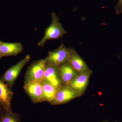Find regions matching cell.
Listing matches in <instances>:
<instances>
[{"label":"cell","instance_id":"obj_1","mask_svg":"<svg viewBox=\"0 0 122 122\" xmlns=\"http://www.w3.org/2000/svg\"><path fill=\"white\" fill-rule=\"evenodd\" d=\"M51 17V24L46 29L44 37L38 43V45L39 46H43L47 41L58 39L67 33L59 21V18L56 14L52 13Z\"/></svg>","mask_w":122,"mask_h":122},{"label":"cell","instance_id":"obj_18","mask_svg":"<svg viewBox=\"0 0 122 122\" xmlns=\"http://www.w3.org/2000/svg\"><path fill=\"white\" fill-rule=\"evenodd\" d=\"M2 57V56H1V55L0 54V59Z\"/></svg>","mask_w":122,"mask_h":122},{"label":"cell","instance_id":"obj_2","mask_svg":"<svg viewBox=\"0 0 122 122\" xmlns=\"http://www.w3.org/2000/svg\"><path fill=\"white\" fill-rule=\"evenodd\" d=\"M73 48H66L62 43L58 48L49 52L45 58L46 64L59 66L62 64L68 62Z\"/></svg>","mask_w":122,"mask_h":122},{"label":"cell","instance_id":"obj_12","mask_svg":"<svg viewBox=\"0 0 122 122\" xmlns=\"http://www.w3.org/2000/svg\"><path fill=\"white\" fill-rule=\"evenodd\" d=\"M59 73L62 83L69 85L78 73L69 63H63L59 66Z\"/></svg>","mask_w":122,"mask_h":122},{"label":"cell","instance_id":"obj_14","mask_svg":"<svg viewBox=\"0 0 122 122\" xmlns=\"http://www.w3.org/2000/svg\"><path fill=\"white\" fill-rule=\"evenodd\" d=\"M21 120V118L19 114L5 111L0 117V122H20Z\"/></svg>","mask_w":122,"mask_h":122},{"label":"cell","instance_id":"obj_19","mask_svg":"<svg viewBox=\"0 0 122 122\" xmlns=\"http://www.w3.org/2000/svg\"><path fill=\"white\" fill-rule=\"evenodd\" d=\"M0 42H1V41H0Z\"/></svg>","mask_w":122,"mask_h":122},{"label":"cell","instance_id":"obj_6","mask_svg":"<svg viewBox=\"0 0 122 122\" xmlns=\"http://www.w3.org/2000/svg\"><path fill=\"white\" fill-rule=\"evenodd\" d=\"M24 88L34 102H40L45 101L42 82H33L25 83Z\"/></svg>","mask_w":122,"mask_h":122},{"label":"cell","instance_id":"obj_11","mask_svg":"<svg viewBox=\"0 0 122 122\" xmlns=\"http://www.w3.org/2000/svg\"><path fill=\"white\" fill-rule=\"evenodd\" d=\"M68 63L78 74L90 70L85 61L74 49L72 50Z\"/></svg>","mask_w":122,"mask_h":122},{"label":"cell","instance_id":"obj_7","mask_svg":"<svg viewBox=\"0 0 122 122\" xmlns=\"http://www.w3.org/2000/svg\"><path fill=\"white\" fill-rule=\"evenodd\" d=\"M92 73V71L90 69L78 74L69 86L75 91L82 95L87 88Z\"/></svg>","mask_w":122,"mask_h":122},{"label":"cell","instance_id":"obj_13","mask_svg":"<svg viewBox=\"0 0 122 122\" xmlns=\"http://www.w3.org/2000/svg\"><path fill=\"white\" fill-rule=\"evenodd\" d=\"M42 83L45 101L52 103L59 88H57L45 80L42 81Z\"/></svg>","mask_w":122,"mask_h":122},{"label":"cell","instance_id":"obj_9","mask_svg":"<svg viewBox=\"0 0 122 122\" xmlns=\"http://www.w3.org/2000/svg\"><path fill=\"white\" fill-rule=\"evenodd\" d=\"M44 80L51 85L59 88L62 83L59 73V66L53 65H46L44 73Z\"/></svg>","mask_w":122,"mask_h":122},{"label":"cell","instance_id":"obj_16","mask_svg":"<svg viewBox=\"0 0 122 122\" xmlns=\"http://www.w3.org/2000/svg\"><path fill=\"white\" fill-rule=\"evenodd\" d=\"M5 111L4 109L1 107L0 106V117L1 115H2V113H3V112Z\"/></svg>","mask_w":122,"mask_h":122},{"label":"cell","instance_id":"obj_17","mask_svg":"<svg viewBox=\"0 0 122 122\" xmlns=\"http://www.w3.org/2000/svg\"><path fill=\"white\" fill-rule=\"evenodd\" d=\"M108 122V121H106V120H105V121H103V122ZM117 122V121H116V122Z\"/></svg>","mask_w":122,"mask_h":122},{"label":"cell","instance_id":"obj_8","mask_svg":"<svg viewBox=\"0 0 122 122\" xmlns=\"http://www.w3.org/2000/svg\"><path fill=\"white\" fill-rule=\"evenodd\" d=\"M13 96L11 88L0 79V106L5 111L13 112L11 102Z\"/></svg>","mask_w":122,"mask_h":122},{"label":"cell","instance_id":"obj_10","mask_svg":"<svg viewBox=\"0 0 122 122\" xmlns=\"http://www.w3.org/2000/svg\"><path fill=\"white\" fill-rule=\"evenodd\" d=\"M23 50V46L20 42L9 43L1 41L0 43V54L2 57L17 55L21 53Z\"/></svg>","mask_w":122,"mask_h":122},{"label":"cell","instance_id":"obj_15","mask_svg":"<svg viewBox=\"0 0 122 122\" xmlns=\"http://www.w3.org/2000/svg\"><path fill=\"white\" fill-rule=\"evenodd\" d=\"M116 13L119 15L122 13V0H118L117 4L115 7Z\"/></svg>","mask_w":122,"mask_h":122},{"label":"cell","instance_id":"obj_5","mask_svg":"<svg viewBox=\"0 0 122 122\" xmlns=\"http://www.w3.org/2000/svg\"><path fill=\"white\" fill-rule=\"evenodd\" d=\"M81 95L74 90L69 85H62L58 89L55 98L52 104L61 105L66 103Z\"/></svg>","mask_w":122,"mask_h":122},{"label":"cell","instance_id":"obj_3","mask_svg":"<svg viewBox=\"0 0 122 122\" xmlns=\"http://www.w3.org/2000/svg\"><path fill=\"white\" fill-rule=\"evenodd\" d=\"M46 65L45 59L34 62L27 70L25 83L33 82H42L44 79V73Z\"/></svg>","mask_w":122,"mask_h":122},{"label":"cell","instance_id":"obj_4","mask_svg":"<svg viewBox=\"0 0 122 122\" xmlns=\"http://www.w3.org/2000/svg\"><path fill=\"white\" fill-rule=\"evenodd\" d=\"M30 57L29 55H26L20 61L7 70L1 77V79L10 88L13 86L21 70L30 60Z\"/></svg>","mask_w":122,"mask_h":122}]
</instances>
